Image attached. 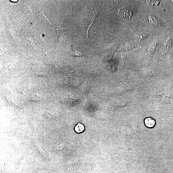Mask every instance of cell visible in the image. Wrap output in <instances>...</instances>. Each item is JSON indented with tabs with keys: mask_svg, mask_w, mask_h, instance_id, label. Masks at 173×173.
Wrapping results in <instances>:
<instances>
[{
	"mask_svg": "<svg viewBox=\"0 0 173 173\" xmlns=\"http://www.w3.org/2000/svg\"><path fill=\"white\" fill-rule=\"evenodd\" d=\"M156 121L154 119L151 118H148L145 120V124L146 126L149 128H152L154 126Z\"/></svg>",
	"mask_w": 173,
	"mask_h": 173,
	"instance_id": "obj_1",
	"label": "cell"
},
{
	"mask_svg": "<svg viewBox=\"0 0 173 173\" xmlns=\"http://www.w3.org/2000/svg\"><path fill=\"white\" fill-rule=\"evenodd\" d=\"M85 127L82 124L78 123L75 127V130L76 132L80 133L84 131Z\"/></svg>",
	"mask_w": 173,
	"mask_h": 173,
	"instance_id": "obj_2",
	"label": "cell"
},
{
	"mask_svg": "<svg viewBox=\"0 0 173 173\" xmlns=\"http://www.w3.org/2000/svg\"><path fill=\"white\" fill-rule=\"evenodd\" d=\"M41 15H42V16H43L44 19H45V21H48L49 23H51L50 22H49V20H48V18L46 17V16L45 15V14H44L43 12H42V13H41Z\"/></svg>",
	"mask_w": 173,
	"mask_h": 173,
	"instance_id": "obj_3",
	"label": "cell"
}]
</instances>
